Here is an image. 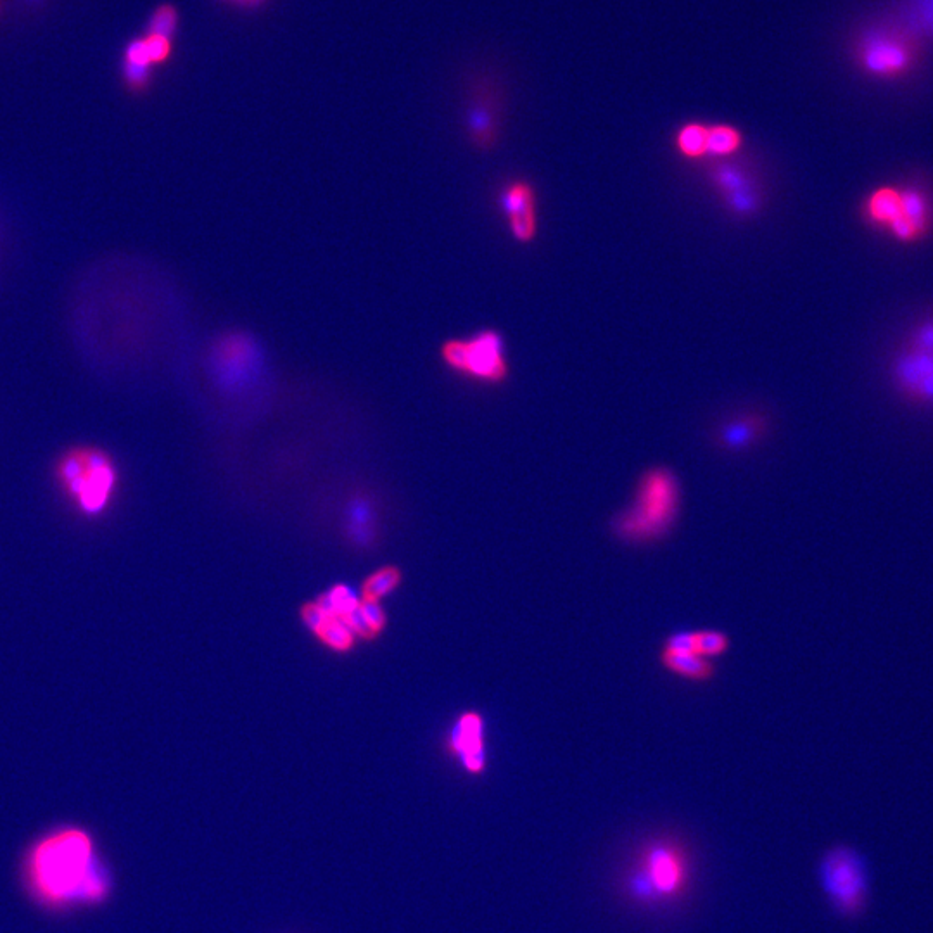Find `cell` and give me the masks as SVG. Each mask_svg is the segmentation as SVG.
Returning <instances> with one entry per match:
<instances>
[{
  "mask_svg": "<svg viewBox=\"0 0 933 933\" xmlns=\"http://www.w3.org/2000/svg\"><path fill=\"white\" fill-rule=\"evenodd\" d=\"M707 130L700 123H688L676 134V149L686 159H702L707 156Z\"/></svg>",
  "mask_w": 933,
  "mask_h": 933,
  "instance_id": "ac0fdd59",
  "label": "cell"
},
{
  "mask_svg": "<svg viewBox=\"0 0 933 933\" xmlns=\"http://www.w3.org/2000/svg\"><path fill=\"white\" fill-rule=\"evenodd\" d=\"M144 44H146L147 56H149V61L153 66L166 63L172 56V39H166V37L154 35V33H147L146 37H144Z\"/></svg>",
  "mask_w": 933,
  "mask_h": 933,
  "instance_id": "484cf974",
  "label": "cell"
},
{
  "mask_svg": "<svg viewBox=\"0 0 933 933\" xmlns=\"http://www.w3.org/2000/svg\"><path fill=\"white\" fill-rule=\"evenodd\" d=\"M439 360L451 374L465 381L500 386L510 379L505 341L495 329H483L469 337H451L439 348Z\"/></svg>",
  "mask_w": 933,
  "mask_h": 933,
  "instance_id": "52a82bcc",
  "label": "cell"
},
{
  "mask_svg": "<svg viewBox=\"0 0 933 933\" xmlns=\"http://www.w3.org/2000/svg\"><path fill=\"white\" fill-rule=\"evenodd\" d=\"M317 635L336 650H346L353 643V633L341 617H327V621L324 622V626L320 628Z\"/></svg>",
  "mask_w": 933,
  "mask_h": 933,
  "instance_id": "44dd1931",
  "label": "cell"
},
{
  "mask_svg": "<svg viewBox=\"0 0 933 933\" xmlns=\"http://www.w3.org/2000/svg\"><path fill=\"white\" fill-rule=\"evenodd\" d=\"M662 654H695V631H680L669 636Z\"/></svg>",
  "mask_w": 933,
  "mask_h": 933,
  "instance_id": "4316f807",
  "label": "cell"
},
{
  "mask_svg": "<svg viewBox=\"0 0 933 933\" xmlns=\"http://www.w3.org/2000/svg\"><path fill=\"white\" fill-rule=\"evenodd\" d=\"M498 204L510 235L519 244H531L538 237V192L526 178H512L502 185Z\"/></svg>",
  "mask_w": 933,
  "mask_h": 933,
  "instance_id": "9c48e42d",
  "label": "cell"
},
{
  "mask_svg": "<svg viewBox=\"0 0 933 933\" xmlns=\"http://www.w3.org/2000/svg\"><path fill=\"white\" fill-rule=\"evenodd\" d=\"M851 56L864 77L876 82H904L921 70L927 47L887 14L856 33Z\"/></svg>",
  "mask_w": 933,
  "mask_h": 933,
  "instance_id": "5b68a950",
  "label": "cell"
},
{
  "mask_svg": "<svg viewBox=\"0 0 933 933\" xmlns=\"http://www.w3.org/2000/svg\"><path fill=\"white\" fill-rule=\"evenodd\" d=\"M450 750L460 759L465 771L470 775H481L486 769V743H484V723L479 714H465L455 724L451 733Z\"/></svg>",
  "mask_w": 933,
  "mask_h": 933,
  "instance_id": "7c38bea8",
  "label": "cell"
},
{
  "mask_svg": "<svg viewBox=\"0 0 933 933\" xmlns=\"http://www.w3.org/2000/svg\"><path fill=\"white\" fill-rule=\"evenodd\" d=\"M902 344L911 350L933 355V311H928L927 315L914 322Z\"/></svg>",
  "mask_w": 933,
  "mask_h": 933,
  "instance_id": "ffe728a7",
  "label": "cell"
},
{
  "mask_svg": "<svg viewBox=\"0 0 933 933\" xmlns=\"http://www.w3.org/2000/svg\"><path fill=\"white\" fill-rule=\"evenodd\" d=\"M859 218L866 227L890 234L901 220L899 185H880L873 189L859 206Z\"/></svg>",
  "mask_w": 933,
  "mask_h": 933,
  "instance_id": "4fadbf2b",
  "label": "cell"
},
{
  "mask_svg": "<svg viewBox=\"0 0 933 933\" xmlns=\"http://www.w3.org/2000/svg\"><path fill=\"white\" fill-rule=\"evenodd\" d=\"M743 137L737 128L730 125H714L707 130V156L730 159L740 151Z\"/></svg>",
  "mask_w": 933,
  "mask_h": 933,
  "instance_id": "e0dca14e",
  "label": "cell"
},
{
  "mask_svg": "<svg viewBox=\"0 0 933 933\" xmlns=\"http://www.w3.org/2000/svg\"><path fill=\"white\" fill-rule=\"evenodd\" d=\"M360 610H362L363 617L365 621L369 624L370 631L372 633H377L381 631L384 622H386V617H384V612H382L379 603L377 602H365L360 603Z\"/></svg>",
  "mask_w": 933,
  "mask_h": 933,
  "instance_id": "83f0119b",
  "label": "cell"
},
{
  "mask_svg": "<svg viewBox=\"0 0 933 933\" xmlns=\"http://www.w3.org/2000/svg\"><path fill=\"white\" fill-rule=\"evenodd\" d=\"M730 638L723 631H714V629H702L695 631V654H699L704 659H714L721 657L730 650Z\"/></svg>",
  "mask_w": 933,
  "mask_h": 933,
  "instance_id": "d6986e66",
  "label": "cell"
},
{
  "mask_svg": "<svg viewBox=\"0 0 933 933\" xmlns=\"http://www.w3.org/2000/svg\"><path fill=\"white\" fill-rule=\"evenodd\" d=\"M400 583V574L394 569H384L374 574L365 584V600L367 602H377L379 598L386 597L388 593L396 588Z\"/></svg>",
  "mask_w": 933,
  "mask_h": 933,
  "instance_id": "603a6c76",
  "label": "cell"
},
{
  "mask_svg": "<svg viewBox=\"0 0 933 933\" xmlns=\"http://www.w3.org/2000/svg\"><path fill=\"white\" fill-rule=\"evenodd\" d=\"M889 16L927 49L933 45V0H899Z\"/></svg>",
  "mask_w": 933,
  "mask_h": 933,
  "instance_id": "9a60e30c",
  "label": "cell"
},
{
  "mask_svg": "<svg viewBox=\"0 0 933 933\" xmlns=\"http://www.w3.org/2000/svg\"><path fill=\"white\" fill-rule=\"evenodd\" d=\"M680 477L669 467H652L636 483L629 507L614 517L612 531L629 545L661 541L680 519Z\"/></svg>",
  "mask_w": 933,
  "mask_h": 933,
  "instance_id": "3957f363",
  "label": "cell"
},
{
  "mask_svg": "<svg viewBox=\"0 0 933 933\" xmlns=\"http://www.w3.org/2000/svg\"><path fill=\"white\" fill-rule=\"evenodd\" d=\"M33 901L51 911L96 908L113 894V875L94 835L78 825L52 828L35 840L23 861Z\"/></svg>",
  "mask_w": 933,
  "mask_h": 933,
  "instance_id": "6da1fadb",
  "label": "cell"
},
{
  "mask_svg": "<svg viewBox=\"0 0 933 933\" xmlns=\"http://www.w3.org/2000/svg\"><path fill=\"white\" fill-rule=\"evenodd\" d=\"M890 386L899 400L918 410H933V355L901 344L889 362Z\"/></svg>",
  "mask_w": 933,
  "mask_h": 933,
  "instance_id": "ba28073f",
  "label": "cell"
},
{
  "mask_svg": "<svg viewBox=\"0 0 933 933\" xmlns=\"http://www.w3.org/2000/svg\"><path fill=\"white\" fill-rule=\"evenodd\" d=\"M768 431V420L754 412L738 413L718 432V445L726 451H745L757 445Z\"/></svg>",
  "mask_w": 933,
  "mask_h": 933,
  "instance_id": "5bb4252c",
  "label": "cell"
},
{
  "mask_svg": "<svg viewBox=\"0 0 933 933\" xmlns=\"http://www.w3.org/2000/svg\"><path fill=\"white\" fill-rule=\"evenodd\" d=\"M711 184L733 215L747 218L761 210V187L747 168L730 163L728 159H719V163L712 166Z\"/></svg>",
  "mask_w": 933,
  "mask_h": 933,
  "instance_id": "30bf717a",
  "label": "cell"
},
{
  "mask_svg": "<svg viewBox=\"0 0 933 933\" xmlns=\"http://www.w3.org/2000/svg\"><path fill=\"white\" fill-rule=\"evenodd\" d=\"M56 481L80 514L97 517L113 502L118 469L108 451L96 446H75L59 457Z\"/></svg>",
  "mask_w": 933,
  "mask_h": 933,
  "instance_id": "8992f818",
  "label": "cell"
},
{
  "mask_svg": "<svg viewBox=\"0 0 933 933\" xmlns=\"http://www.w3.org/2000/svg\"><path fill=\"white\" fill-rule=\"evenodd\" d=\"M351 534L358 543H367L370 538V508L365 502H355L351 507Z\"/></svg>",
  "mask_w": 933,
  "mask_h": 933,
  "instance_id": "d4e9b609",
  "label": "cell"
},
{
  "mask_svg": "<svg viewBox=\"0 0 933 933\" xmlns=\"http://www.w3.org/2000/svg\"><path fill=\"white\" fill-rule=\"evenodd\" d=\"M816 880L826 906L838 920L856 923L873 906V864L866 852L847 842L826 847L816 864Z\"/></svg>",
  "mask_w": 933,
  "mask_h": 933,
  "instance_id": "277c9868",
  "label": "cell"
},
{
  "mask_svg": "<svg viewBox=\"0 0 933 933\" xmlns=\"http://www.w3.org/2000/svg\"><path fill=\"white\" fill-rule=\"evenodd\" d=\"M177 28V9L170 6V4H163V6H159L158 9L154 11L153 16H151V21H149V26H147V33H154V35H161V37H166V39H172L173 35L177 33Z\"/></svg>",
  "mask_w": 933,
  "mask_h": 933,
  "instance_id": "7402d4cb",
  "label": "cell"
},
{
  "mask_svg": "<svg viewBox=\"0 0 933 933\" xmlns=\"http://www.w3.org/2000/svg\"><path fill=\"white\" fill-rule=\"evenodd\" d=\"M901 192V220L890 237L899 244H918L933 230V196L927 185L909 180L899 185Z\"/></svg>",
  "mask_w": 933,
  "mask_h": 933,
  "instance_id": "8fae6325",
  "label": "cell"
},
{
  "mask_svg": "<svg viewBox=\"0 0 933 933\" xmlns=\"http://www.w3.org/2000/svg\"><path fill=\"white\" fill-rule=\"evenodd\" d=\"M232 2H239V4H253V2H258V0H232Z\"/></svg>",
  "mask_w": 933,
  "mask_h": 933,
  "instance_id": "f546056e",
  "label": "cell"
},
{
  "mask_svg": "<svg viewBox=\"0 0 933 933\" xmlns=\"http://www.w3.org/2000/svg\"><path fill=\"white\" fill-rule=\"evenodd\" d=\"M661 662L669 673L683 680L702 683L711 680L716 674L712 662L699 654H661Z\"/></svg>",
  "mask_w": 933,
  "mask_h": 933,
  "instance_id": "2e32d148",
  "label": "cell"
},
{
  "mask_svg": "<svg viewBox=\"0 0 933 933\" xmlns=\"http://www.w3.org/2000/svg\"><path fill=\"white\" fill-rule=\"evenodd\" d=\"M151 77H153V73L149 68L123 63V80H125V85H127L130 92L144 94L151 87Z\"/></svg>",
  "mask_w": 933,
  "mask_h": 933,
  "instance_id": "cb8c5ba5",
  "label": "cell"
},
{
  "mask_svg": "<svg viewBox=\"0 0 933 933\" xmlns=\"http://www.w3.org/2000/svg\"><path fill=\"white\" fill-rule=\"evenodd\" d=\"M303 614H305L303 617H305L306 624H308L315 633L320 631V628L324 626V622L327 621V617H329L318 605H308Z\"/></svg>",
  "mask_w": 933,
  "mask_h": 933,
  "instance_id": "f1b7e54d",
  "label": "cell"
},
{
  "mask_svg": "<svg viewBox=\"0 0 933 933\" xmlns=\"http://www.w3.org/2000/svg\"><path fill=\"white\" fill-rule=\"evenodd\" d=\"M695 863L690 847L676 835L645 838L622 870V899L645 911L676 908L692 894Z\"/></svg>",
  "mask_w": 933,
  "mask_h": 933,
  "instance_id": "7a4b0ae2",
  "label": "cell"
}]
</instances>
